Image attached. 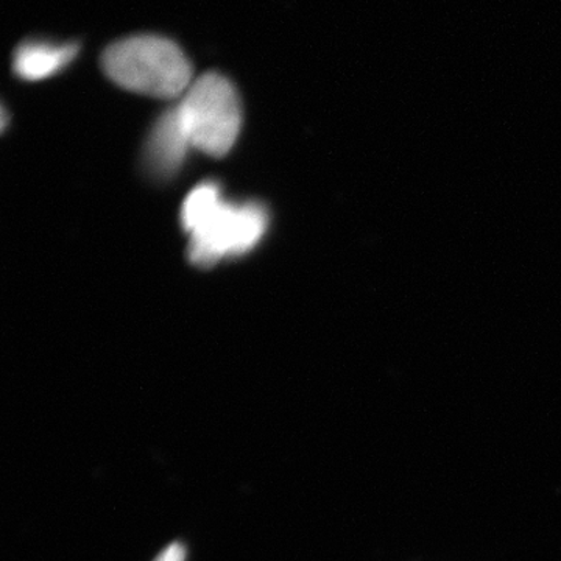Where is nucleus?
I'll return each mask as SVG.
<instances>
[{
    "mask_svg": "<svg viewBox=\"0 0 561 561\" xmlns=\"http://www.w3.org/2000/svg\"><path fill=\"white\" fill-rule=\"evenodd\" d=\"M181 225L191 236L190 261L209 268L253 250L267 231L268 216L261 203L225 201L216 183H203L184 201Z\"/></svg>",
    "mask_w": 561,
    "mask_h": 561,
    "instance_id": "1",
    "label": "nucleus"
},
{
    "mask_svg": "<svg viewBox=\"0 0 561 561\" xmlns=\"http://www.w3.org/2000/svg\"><path fill=\"white\" fill-rule=\"evenodd\" d=\"M102 68L117 87L158 99L181 98L194 72L179 44L158 35L116 41L103 51Z\"/></svg>",
    "mask_w": 561,
    "mask_h": 561,
    "instance_id": "2",
    "label": "nucleus"
},
{
    "mask_svg": "<svg viewBox=\"0 0 561 561\" xmlns=\"http://www.w3.org/2000/svg\"><path fill=\"white\" fill-rule=\"evenodd\" d=\"M191 146L208 157L221 158L238 139L242 106L234 84L217 72L192 81L175 105Z\"/></svg>",
    "mask_w": 561,
    "mask_h": 561,
    "instance_id": "3",
    "label": "nucleus"
},
{
    "mask_svg": "<svg viewBox=\"0 0 561 561\" xmlns=\"http://www.w3.org/2000/svg\"><path fill=\"white\" fill-rule=\"evenodd\" d=\"M191 147L179 111L173 106L158 119L147 140L146 165L150 175L158 179L175 175Z\"/></svg>",
    "mask_w": 561,
    "mask_h": 561,
    "instance_id": "4",
    "label": "nucleus"
},
{
    "mask_svg": "<svg viewBox=\"0 0 561 561\" xmlns=\"http://www.w3.org/2000/svg\"><path fill=\"white\" fill-rule=\"evenodd\" d=\"M79 44L27 39L13 55V70L20 79L39 81L62 72L79 55Z\"/></svg>",
    "mask_w": 561,
    "mask_h": 561,
    "instance_id": "5",
    "label": "nucleus"
},
{
    "mask_svg": "<svg viewBox=\"0 0 561 561\" xmlns=\"http://www.w3.org/2000/svg\"><path fill=\"white\" fill-rule=\"evenodd\" d=\"M186 560V548L181 542H172L153 561H184Z\"/></svg>",
    "mask_w": 561,
    "mask_h": 561,
    "instance_id": "6",
    "label": "nucleus"
}]
</instances>
